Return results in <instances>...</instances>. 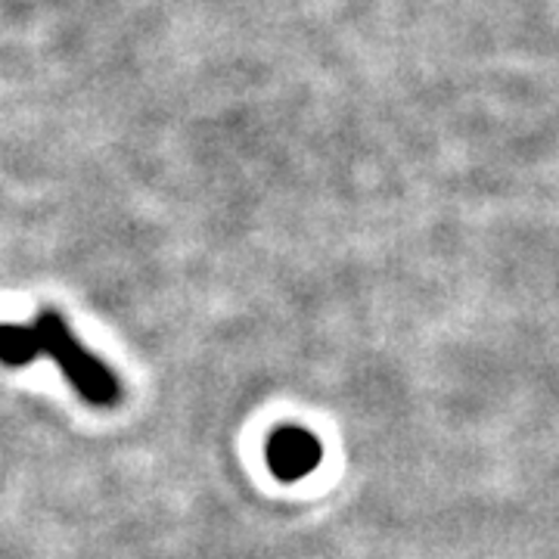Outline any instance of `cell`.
Returning a JSON list of instances; mask_svg holds the SVG:
<instances>
[{
	"label": "cell",
	"instance_id": "7a4b0ae2",
	"mask_svg": "<svg viewBox=\"0 0 559 559\" xmlns=\"http://www.w3.org/2000/svg\"><path fill=\"white\" fill-rule=\"evenodd\" d=\"M267 463L283 481L301 479L320 463V441L301 426H280L267 439Z\"/></svg>",
	"mask_w": 559,
	"mask_h": 559
},
{
	"label": "cell",
	"instance_id": "6da1fadb",
	"mask_svg": "<svg viewBox=\"0 0 559 559\" xmlns=\"http://www.w3.org/2000/svg\"><path fill=\"white\" fill-rule=\"evenodd\" d=\"M38 355H50L60 364L66 380L87 404L112 407L121 399V385L116 373L94 358L75 333L66 326V320L57 311H40V318L32 326L0 323V364L7 367H28Z\"/></svg>",
	"mask_w": 559,
	"mask_h": 559
}]
</instances>
